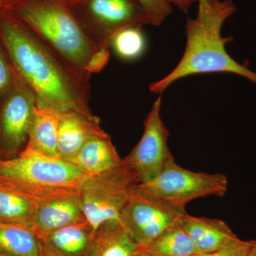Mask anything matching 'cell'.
I'll use <instances>...</instances> for the list:
<instances>
[{
  "mask_svg": "<svg viewBox=\"0 0 256 256\" xmlns=\"http://www.w3.org/2000/svg\"><path fill=\"white\" fill-rule=\"evenodd\" d=\"M84 31L99 48H109L116 35L128 28L151 24L139 0H69Z\"/></svg>",
  "mask_w": 256,
  "mask_h": 256,
  "instance_id": "cell-6",
  "label": "cell"
},
{
  "mask_svg": "<svg viewBox=\"0 0 256 256\" xmlns=\"http://www.w3.org/2000/svg\"><path fill=\"white\" fill-rule=\"evenodd\" d=\"M90 176L70 162L26 148L12 159L0 160V185L36 202L77 190Z\"/></svg>",
  "mask_w": 256,
  "mask_h": 256,
  "instance_id": "cell-4",
  "label": "cell"
},
{
  "mask_svg": "<svg viewBox=\"0 0 256 256\" xmlns=\"http://www.w3.org/2000/svg\"><path fill=\"white\" fill-rule=\"evenodd\" d=\"M150 20L151 25L160 26L172 13L168 0H139Z\"/></svg>",
  "mask_w": 256,
  "mask_h": 256,
  "instance_id": "cell-22",
  "label": "cell"
},
{
  "mask_svg": "<svg viewBox=\"0 0 256 256\" xmlns=\"http://www.w3.org/2000/svg\"><path fill=\"white\" fill-rule=\"evenodd\" d=\"M198 14L186 22V46L176 66L168 75L150 85V90L162 94L178 79L195 74L230 73L256 85V73L229 56L226 45L233 38L222 36L227 18L236 8L232 0H198Z\"/></svg>",
  "mask_w": 256,
  "mask_h": 256,
  "instance_id": "cell-2",
  "label": "cell"
},
{
  "mask_svg": "<svg viewBox=\"0 0 256 256\" xmlns=\"http://www.w3.org/2000/svg\"><path fill=\"white\" fill-rule=\"evenodd\" d=\"M139 183L137 175L124 160L119 166L90 176L82 183L78 193L82 212L95 232L104 224L120 220Z\"/></svg>",
  "mask_w": 256,
  "mask_h": 256,
  "instance_id": "cell-5",
  "label": "cell"
},
{
  "mask_svg": "<svg viewBox=\"0 0 256 256\" xmlns=\"http://www.w3.org/2000/svg\"><path fill=\"white\" fill-rule=\"evenodd\" d=\"M2 8L78 70L86 72L99 50L79 23L69 0H10Z\"/></svg>",
  "mask_w": 256,
  "mask_h": 256,
  "instance_id": "cell-3",
  "label": "cell"
},
{
  "mask_svg": "<svg viewBox=\"0 0 256 256\" xmlns=\"http://www.w3.org/2000/svg\"><path fill=\"white\" fill-rule=\"evenodd\" d=\"M105 132L98 117L90 118L74 112L60 114L58 127V156L70 162L89 139Z\"/></svg>",
  "mask_w": 256,
  "mask_h": 256,
  "instance_id": "cell-13",
  "label": "cell"
},
{
  "mask_svg": "<svg viewBox=\"0 0 256 256\" xmlns=\"http://www.w3.org/2000/svg\"><path fill=\"white\" fill-rule=\"evenodd\" d=\"M122 162L110 136L105 132L89 139L70 162L92 176L114 169Z\"/></svg>",
  "mask_w": 256,
  "mask_h": 256,
  "instance_id": "cell-15",
  "label": "cell"
},
{
  "mask_svg": "<svg viewBox=\"0 0 256 256\" xmlns=\"http://www.w3.org/2000/svg\"><path fill=\"white\" fill-rule=\"evenodd\" d=\"M161 106L160 96L144 120L142 138L124 159L137 175L140 183L151 181L174 161L168 146L169 130L161 118Z\"/></svg>",
  "mask_w": 256,
  "mask_h": 256,
  "instance_id": "cell-10",
  "label": "cell"
},
{
  "mask_svg": "<svg viewBox=\"0 0 256 256\" xmlns=\"http://www.w3.org/2000/svg\"><path fill=\"white\" fill-rule=\"evenodd\" d=\"M170 4H173L178 6L182 11H186L190 8L192 3L198 0H168Z\"/></svg>",
  "mask_w": 256,
  "mask_h": 256,
  "instance_id": "cell-26",
  "label": "cell"
},
{
  "mask_svg": "<svg viewBox=\"0 0 256 256\" xmlns=\"http://www.w3.org/2000/svg\"><path fill=\"white\" fill-rule=\"evenodd\" d=\"M0 256H1V255H0Z\"/></svg>",
  "mask_w": 256,
  "mask_h": 256,
  "instance_id": "cell-31",
  "label": "cell"
},
{
  "mask_svg": "<svg viewBox=\"0 0 256 256\" xmlns=\"http://www.w3.org/2000/svg\"><path fill=\"white\" fill-rule=\"evenodd\" d=\"M248 256H256V240H252V246Z\"/></svg>",
  "mask_w": 256,
  "mask_h": 256,
  "instance_id": "cell-27",
  "label": "cell"
},
{
  "mask_svg": "<svg viewBox=\"0 0 256 256\" xmlns=\"http://www.w3.org/2000/svg\"><path fill=\"white\" fill-rule=\"evenodd\" d=\"M0 41L15 74L38 108L97 117L90 106L92 74L78 70L6 10H0Z\"/></svg>",
  "mask_w": 256,
  "mask_h": 256,
  "instance_id": "cell-1",
  "label": "cell"
},
{
  "mask_svg": "<svg viewBox=\"0 0 256 256\" xmlns=\"http://www.w3.org/2000/svg\"><path fill=\"white\" fill-rule=\"evenodd\" d=\"M136 256H150L148 255V254H146V252H141V250H140V252H138L137 255H136Z\"/></svg>",
  "mask_w": 256,
  "mask_h": 256,
  "instance_id": "cell-28",
  "label": "cell"
},
{
  "mask_svg": "<svg viewBox=\"0 0 256 256\" xmlns=\"http://www.w3.org/2000/svg\"><path fill=\"white\" fill-rule=\"evenodd\" d=\"M10 1V0H4V3H6V2Z\"/></svg>",
  "mask_w": 256,
  "mask_h": 256,
  "instance_id": "cell-30",
  "label": "cell"
},
{
  "mask_svg": "<svg viewBox=\"0 0 256 256\" xmlns=\"http://www.w3.org/2000/svg\"><path fill=\"white\" fill-rule=\"evenodd\" d=\"M141 248L120 220H114L96 230L86 256H136Z\"/></svg>",
  "mask_w": 256,
  "mask_h": 256,
  "instance_id": "cell-16",
  "label": "cell"
},
{
  "mask_svg": "<svg viewBox=\"0 0 256 256\" xmlns=\"http://www.w3.org/2000/svg\"><path fill=\"white\" fill-rule=\"evenodd\" d=\"M95 230L86 220L38 237L42 256H86Z\"/></svg>",
  "mask_w": 256,
  "mask_h": 256,
  "instance_id": "cell-12",
  "label": "cell"
},
{
  "mask_svg": "<svg viewBox=\"0 0 256 256\" xmlns=\"http://www.w3.org/2000/svg\"><path fill=\"white\" fill-rule=\"evenodd\" d=\"M186 213L184 207L174 206L160 198L144 194L134 188L121 213L120 222L142 247L178 222Z\"/></svg>",
  "mask_w": 256,
  "mask_h": 256,
  "instance_id": "cell-9",
  "label": "cell"
},
{
  "mask_svg": "<svg viewBox=\"0 0 256 256\" xmlns=\"http://www.w3.org/2000/svg\"><path fill=\"white\" fill-rule=\"evenodd\" d=\"M252 246V240H244L238 238L216 252L201 256H248Z\"/></svg>",
  "mask_w": 256,
  "mask_h": 256,
  "instance_id": "cell-24",
  "label": "cell"
},
{
  "mask_svg": "<svg viewBox=\"0 0 256 256\" xmlns=\"http://www.w3.org/2000/svg\"><path fill=\"white\" fill-rule=\"evenodd\" d=\"M36 100L16 76L0 99V160L12 159L26 146Z\"/></svg>",
  "mask_w": 256,
  "mask_h": 256,
  "instance_id": "cell-8",
  "label": "cell"
},
{
  "mask_svg": "<svg viewBox=\"0 0 256 256\" xmlns=\"http://www.w3.org/2000/svg\"><path fill=\"white\" fill-rule=\"evenodd\" d=\"M228 188L227 176L220 173L196 172L171 162L151 181L139 183L136 190L185 208L188 202L207 196L222 197Z\"/></svg>",
  "mask_w": 256,
  "mask_h": 256,
  "instance_id": "cell-7",
  "label": "cell"
},
{
  "mask_svg": "<svg viewBox=\"0 0 256 256\" xmlns=\"http://www.w3.org/2000/svg\"><path fill=\"white\" fill-rule=\"evenodd\" d=\"M202 254L215 252L238 239L224 220L184 214L178 220Z\"/></svg>",
  "mask_w": 256,
  "mask_h": 256,
  "instance_id": "cell-14",
  "label": "cell"
},
{
  "mask_svg": "<svg viewBox=\"0 0 256 256\" xmlns=\"http://www.w3.org/2000/svg\"><path fill=\"white\" fill-rule=\"evenodd\" d=\"M110 48L122 60H133L142 56L146 48V40L140 28H126L114 37Z\"/></svg>",
  "mask_w": 256,
  "mask_h": 256,
  "instance_id": "cell-21",
  "label": "cell"
},
{
  "mask_svg": "<svg viewBox=\"0 0 256 256\" xmlns=\"http://www.w3.org/2000/svg\"><path fill=\"white\" fill-rule=\"evenodd\" d=\"M36 202L0 185V222L33 224Z\"/></svg>",
  "mask_w": 256,
  "mask_h": 256,
  "instance_id": "cell-20",
  "label": "cell"
},
{
  "mask_svg": "<svg viewBox=\"0 0 256 256\" xmlns=\"http://www.w3.org/2000/svg\"><path fill=\"white\" fill-rule=\"evenodd\" d=\"M110 52L108 48H99L87 64L86 72L92 74L99 73L108 63Z\"/></svg>",
  "mask_w": 256,
  "mask_h": 256,
  "instance_id": "cell-25",
  "label": "cell"
},
{
  "mask_svg": "<svg viewBox=\"0 0 256 256\" xmlns=\"http://www.w3.org/2000/svg\"><path fill=\"white\" fill-rule=\"evenodd\" d=\"M86 220L78 190L62 192L36 202L32 228L40 237L70 224Z\"/></svg>",
  "mask_w": 256,
  "mask_h": 256,
  "instance_id": "cell-11",
  "label": "cell"
},
{
  "mask_svg": "<svg viewBox=\"0 0 256 256\" xmlns=\"http://www.w3.org/2000/svg\"><path fill=\"white\" fill-rule=\"evenodd\" d=\"M60 114L35 107L28 141L25 146L52 158H60L58 154V127Z\"/></svg>",
  "mask_w": 256,
  "mask_h": 256,
  "instance_id": "cell-17",
  "label": "cell"
},
{
  "mask_svg": "<svg viewBox=\"0 0 256 256\" xmlns=\"http://www.w3.org/2000/svg\"><path fill=\"white\" fill-rule=\"evenodd\" d=\"M4 4V0H0V10L2 9L3 5Z\"/></svg>",
  "mask_w": 256,
  "mask_h": 256,
  "instance_id": "cell-29",
  "label": "cell"
},
{
  "mask_svg": "<svg viewBox=\"0 0 256 256\" xmlns=\"http://www.w3.org/2000/svg\"><path fill=\"white\" fill-rule=\"evenodd\" d=\"M141 252L150 256H200L204 254L197 248L178 222L142 246Z\"/></svg>",
  "mask_w": 256,
  "mask_h": 256,
  "instance_id": "cell-19",
  "label": "cell"
},
{
  "mask_svg": "<svg viewBox=\"0 0 256 256\" xmlns=\"http://www.w3.org/2000/svg\"><path fill=\"white\" fill-rule=\"evenodd\" d=\"M0 255L42 256L40 239L32 226L0 222Z\"/></svg>",
  "mask_w": 256,
  "mask_h": 256,
  "instance_id": "cell-18",
  "label": "cell"
},
{
  "mask_svg": "<svg viewBox=\"0 0 256 256\" xmlns=\"http://www.w3.org/2000/svg\"><path fill=\"white\" fill-rule=\"evenodd\" d=\"M16 77L8 54L0 41V99L12 85Z\"/></svg>",
  "mask_w": 256,
  "mask_h": 256,
  "instance_id": "cell-23",
  "label": "cell"
}]
</instances>
